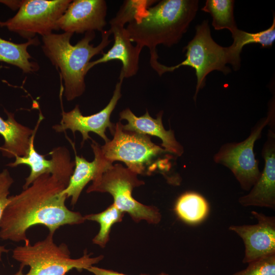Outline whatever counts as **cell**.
<instances>
[{
    "label": "cell",
    "instance_id": "1",
    "mask_svg": "<svg viewBox=\"0 0 275 275\" xmlns=\"http://www.w3.org/2000/svg\"><path fill=\"white\" fill-rule=\"evenodd\" d=\"M67 186L54 176L44 174L19 194L9 196L0 220V238L29 244L26 233L34 226H44L54 234L61 226L83 223L84 216L65 205L67 198L62 191Z\"/></svg>",
    "mask_w": 275,
    "mask_h": 275
},
{
    "label": "cell",
    "instance_id": "2",
    "mask_svg": "<svg viewBox=\"0 0 275 275\" xmlns=\"http://www.w3.org/2000/svg\"><path fill=\"white\" fill-rule=\"evenodd\" d=\"M198 0H162L149 7L126 28L132 42L149 48L150 64L158 62L156 47L177 44L196 16Z\"/></svg>",
    "mask_w": 275,
    "mask_h": 275
},
{
    "label": "cell",
    "instance_id": "3",
    "mask_svg": "<svg viewBox=\"0 0 275 275\" xmlns=\"http://www.w3.org/2000/svg\"><path fill=\"white\" fill-rule=\"evenodd\" d=\"M109 30L101 32V40L96 46L90 44L95 37L94 31L85 33V36L73 45L70 40L73 34L51 33L42 36V49L51 64L60 71L64 84V96L68 101L80 96L86 89L85 76L91 59L103 53L104 49L111 42Z\"/></svg>",
    "mask_w": 275,
    "mask_h": 275
},
{
    "label": "cell",
    "instance_id": "4",
    "mask_svg": "<svg viewBox=\"0 0 275 275\" xmlns=\"http://www.w3.org/2000/svg\"><path fill=\"white\" fill-rule=\"evenodd\" d=\"M195 36L183 49L186 51L185 59L179 64L167 66L159 64L155 71L159 76L163 73L173 72L182 66H189L195 70L197 76L196 91L194 96L196 101L199 91L205 85L206 77L214 70L227 75L231 69L227 65L231 64L234 70L240 67V53L231 44L223 47L212 39L208 20H205L196 28Z\"/></svg>",
    "mask_w": 275,
    "mask_h": 275
},
{
    "label": "cell",
    "instance_id": "5",
    "mask_svg": "<svg viewBox=\"0 0 275 275\" xmlns=\"http://www.w3.org/2000/svg\"><path fill=\"white\" fill-rule=\"evenodd\" d=\"M120 121L115 124L113 138L99 146L104 159L109 163L124 162L127 168L140 175H150L159 170L168 169V153L163 148L153 143L148 135L125 130Z\"/></svg>",
    "mask_w": 275,
    "mask_h": 275
},
{
    "label": "cell",
    "instance_id": "6",
    "mask_svg": "<svg viewBox=\"0 0 275 275\" xmlns=\"http://www.w3.org/2000/svg\"><path fill=\"white\" fill-rule=\"evenodd\" d=\"M67 245H57L53 234L49 233L43 240L33 244H24L16 246L12 252V258L30 269L24 275H66L70 270H87L99 263L103 255L91 257L86 250L82 257L73 259Z\"/></svg>",
    "mask_w": 275,
    "mask_h": 275
},
{
    "label": "cell",
    "instance_id": "7",
    "mask_svg": "<svg viewBox=\"0 0 275 275\" xmlns=\"http://www.w3.org/2000/svg\"><path fill=\"white\" fill-rule=\"evenodd\" d=\"M145 184L138 178V174L120 163L109 167L97 180L87 189V193L100 192L110 194L113 204L124 213H127L133 221L139 223L145 221L157 224L161 214L156 207L148 206L136 201L132 196L134 188Z\"/></svg>",
    "mask_w": 275,
    "mask_h": 275
},
{
    "label": "cell",
    "instance_id": "8",
    "mask_svg": "<svg viewBox=\"0 0 275 275\" xmlns=\"http://www.w3.org/2000/svg\"><path fill=\"white\" fill-rule=\"evenodd\" d=\"M274 118V108L272 103L267 116L257 123L245 140L239 143H226L214 155V162L228 168L244 190H250L261 175L254 147L255 142L261 138L263 128L272 123Z\"/></svg>",
    "mask_w": 275,
    "mask_h": 275
},
{
    "label": "cell",
    "instance_id": "9",
    "mask_svg": "<svg viewBox=\"0 0 275 275\" xmlns=\"http://www.w3.org/2000/svg\"><path fill=\"white\" fill-rule=\"evenodd\" d=\"M71 0H24L17 13L0 27L17 33L28 40L36 35L44 36L58 30L57 22Z\"/></svg>",
    "mask_w": 275,
    "mask_h": 275
},
{
    "label": "cell",
    "instance_id": "10",
    "mask_svg": "<svg viewBox=\"0 0 275 275\" xmlns=\"http://www.w3.org/2000/svg\"><path fill=\"white\" fill-rule=\"evenodd\" d=\"M41 120L40 117L31 136L26 154L23 156H16L14 162L7 164V166L10 167H16L20 164H26L30 167L31 172L29 176L25 178L23 189L29 187L35 179L44 174L52 175L68 185L73 172L75 162L71 160L69 152L66 148L58 147L54 148L49 153L51 156L50 159H46L44 155L36 151L34 139Z\"/></svg>",
    "mask_w": 275,
    "mask_h": 275
},
{
    "label": "cell",
    "instance_id": "11",
    "mask_svg": "<svg viewBox=\"0 0 275 275\" xmlns=\"http://www.w3.org/2000/svg\"><path fill=\"white\" fill-rule=\"evenodd\" d=\"M123 80L117 83L112 98L107 105L100 112L90 116L82 115L78 105H76L71 111L66 112L62 110V119L60 124L55 125L52 128L58 132H62L67 129L71 130L73 133L79 131L82 136V144L86 140L91 139L89 135L93 132L100 136L105 141L109 140L105 134L106 130L109 129L113 135L115 125L110 120L112 113L115 109L118 101L121 97V86Z\"/></svg>",
    "mask_w": 275,
    "mask_h": 275
},
{
    "label": "cell",
    "instance_id": "12",
    "mask_svg": "<svg viewBox=\"0 0 275 275\" xmlns=\"http://www.w3.org/2000/svg\"><path fill=\"white\" fill-rule=\"evenodd\" d=\"M258 221L255 225H232L229 230L236 233L243 241L242 259L249 263L263 257L275 254V217L255 211L251 212Z\"/></svg>",
    "mask_w": 275,
    "mask_h": 275
},
{
    "label": "cell",
    "instance_id": "13",
    "mask_svg": "<svg viewBox=\"0 0 275 275\" xmlns=\"http://www.w3.org/2000/svg\"><path fill=\"white\" fill-rule=\"evenodd\" d=\"M107 5L104 0L72 1L57 22L58 30L71 34L95 31L106 25Z\"/></svg>",
    "mask_w": 275,
    "mask_h": 275
},
{
    "label": "cell",
    "instance_id": "14",
    "mask_svg": "<svg viewBox=\"0 0 275 275\" xmlns=\"http://www.w3.org/2000/svg\"><path fill=\"white\" fill-rule=\"evenodd\" d=\"M264 166L261 175L249 193L240 197L243 206L275 208V134L268 130L267 139L262 150Z\"/></svg>",
    "mask_w": 275,
    "mask_h": 275
},
{
    "label": "cell",
    "instance_id": "15",
    "mask_svg": "<svg viewBox=\"0 0 275 275\" xmlns=\"http://www.w3.org/2000/svg\"><path fill=\"white\" fill-rule=\"evenodd\" d=\"M111 34L114 36V44L106 52L103 53L101 58L90 62L88 71L96 65L113 60H119L122 64L119 80L135 75L139 68V57L142 49L133 45L128 32L124 26L110 23Z\"/></svg>",
    "mask_w": 275,
    "mask_h": 275
},
{
    "label": "cell",
    "instance_id": "16",
    "mask_svg": "<svg viewBox=\"0 0 275 275\" xmlns=\"http://www.w3.org/2000/svg\"><path fill=\"white\" fill-rule=\"evenodd\" d=\"M162 115L163 112L161 111L154 119L146 111L144 115L137 117L129 108H126L120 112V121L126 120L128 122L122 125L124 130L159 138L162 141L161 146L168 153L180 156L184 152L183 147L176 140L174 131L164 128Z\"/></svg>",
    "mask_w": 275,
    "mask_h": 275
},
{
    "label": "cell",
    "instance_id": "17",
    "mask_svg": "<svg viewBox=\"0 0 275 275\" xmlns=\"http://www.w3.org/2000/svg\"><path fill=\"white\" fill-rule=\"evenodd\" d=\"M91 147L95 155L92 161H88L75 154V169L67 186L62 191L67 198L71 197V204L73 206L76 204L86 185L91 181L93 182L98 179L103 173L112 165L103 157L97 143L93 141Z\"/></svg>",
    "mask_w": 275,
    "mask_h": 275
},
{
    "label": "cell",
    "instance_id": "18",
    "mask_svg": "<svg viewBox=\"0 0 275 275\" xmlns=\"http://www.w3.org/2000/svg\"><path fill=\"white\" fill-rule=\"evenodd\" d=\"M2 68L0 66V69ZM7 120L0 116V134L4 139V144L0 146L3 156L8 158L24 156L29 148L32 130L18 123L14 114L5 110Z\"/></svg>",
    "mask_w": 275,
    "mask_h": 275
},
{
    "label": "cell",
    "instance_id": "19",
    "mask_svg": "<svg viewBox=\"0 0 275 275\" xmlns=\"http://www.w3.org/2000/svg\"><path fill=\"white\" fill-rule=\"evenodd\" d=\"M39 44L37 36L22 43H14L0 37V62L15 66L25 73L36 72L39 70V66L31 61L32 57L28 48L31 45L37 46Z\"/></svg>",
    "mask_w": 275,
    "mask_h": 275
},
{
    "label": "cell",
    "instance_id": "20",
    "mask_svg": "<svg viewBox=\"0 0 275 275\" xmlns=\"http://www.w3.org/2000/svg\"><path fill=\"white\" fill-rule=\"evenodd\" d=\"M209 205L200 194L188 191L181 195L175 205L174 210L182 221L191 225L202 222L209 212Z\"/></svg>",
    "mask_w": 275,
    "mask_h": 275
},
{
    "label": "cell",
    "instance_id": "21",
    "mask_svg": "<svg viewBox=\"0 0 275 275\" xmlns=\"http://www.w3.org/2000/svg\"><path fill=\"white\" fill-rule=\"evenodd\" d=\"M234 1L207 0L201 10L210 14L215 30L228 29L233 35L238 30L234 16Z\"/></svg>",
    "mask_w": 275,
    "mask_h": 275
},
{
    "label": "cell",
    "instance_id": "22",
    "mask_svg": "<svg viewBox=\"0 0 275 275\" xmlns=\"http://www.w3.org/2000/svg\"><path fill=\"white\" fill-rule=\"evenodd\" d=\"M124 213L112 204L100 213L84 216L85 221H95L99 224V232L93 238V243L104 248L109 240L112 226L122 221Z\"/></svg>",
    "mask_w": 275,
    "mask_h": 275
},
{
    "label": "cell",
    "instance_id": "23",
    "mask_svg": "<svg viewBox=\"0 0 275 275\" xmlns=\"http://www.w3.org/2000/svg\"><path fill=\"white\" fill-rule=\"evenodd\" d=\"M232 37L233 39L232 44L240 52L244 46L252 43L259 44L262 47H271L275 40L274 15L272 24L268 29L253 33L238 29Z\"/></svg>",
    "mask_w": 275,
    "mask_h": 275
},
{
    "label": "cell",
    "instance_id": "24",
    "mask_svg": "<svg viewBox=\"0 0 275 275\" xmlns=\"http://www.w3.org/2000/svg\"><path fill=\"white\" fill-rule=\"evenodd\" d=\"M157 1L126 0L124 1L116 15L109 21V24L125 26L140 16L149 7Z\"/></svg>",
    "mask_w": 275,
    "mask_h": 275
},
{
    "label": "cell",
    "instance_id": "25",
    "mask_svg": "<svg viewBox=\"0 0 275 275\" xmlns=\"http://www.w3.org/2000/svg\"><path fill=\"white\" fill-rule=\"evenodd\" d=\"M246 268L232 275H275V254L249 262Z\"/></svg>",
    "mask_w": 275,
    "mask_h": 275
},
{
    "label": "cell",
    "instance_id": "26",
    "mask_svg": "<svg viewBox=\"0 0 275 275\" xmlns=\"http://www.w3.org/2000/svg\"><path fill=\"white\" fill-rule=\"evenodd\" d=\"M13 182L14 180L7 169L0 172V220L8 203L9 189ZM8 251L9 250L5 249V246L0 245V261L2 254Z\"/></svg>",
    "mask_w": 275,
    "mask_h": 275
},
{
    "label": "cell",
    "instance_id": "27",
    "mask_svg": "<svg viewBox=\"0 0 275 275\" xmlns=\"http://www.w3.org/2000/svg\"><path fill=\"white\" fill-rule=\"evenodd\" d=\"M87 270L94 275H128L113 270L102 268L94 265L91 266ZM140 275L148 274H141Z\"/></svg>",
    "mask_w": 275,
    "mask_h": 275
},
{
    "label": "cell",
    "instance_id": "28",
    "mask_svg": "<svg viewBox=\"0 0 275 275\" xmlns=\"http://www.w3.org/2000/svg\"><path fill=\"white\" fill-rule=\"evenodd\" d=\"M23 1H0V3L4 4L12 10L18 9Z\"/></svg>",
    "mask_w": 275,
    "mask_h": 275
},
{
    "label": "cell",
    "instance_id": "29",
    "mask_svg": "<svg viewBox=\"0 0 275 275\" xmlns=\"http://www.w3.org/2000/svg\"><path fill=\"white\" fill-rule=\"evenodd\" d=\"M24 267V266L20 265L19 270L15 273L12 275H24V273L23 271Z\"/></svg>",
    "mask_w": 275,
    "mask_h": 275
},
{
    "label": "cell",
    "instance_id": "30",
    "mask_svg": "<svg viewBox=\"0 0 275 275\" xmlns=\"http://www.w3.org/2000/svg\"><path fill=\"white\" fill-rule=\"evenodd\" d=\"M157 275H170V274H167V273H164V272H161L159 274H158ZM192 275H198V274H192Z\"/></svg>",
    "mask_w": 275,
    "mask_h": 275
}]
</instances>
